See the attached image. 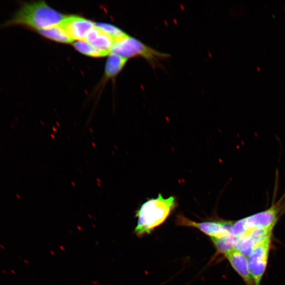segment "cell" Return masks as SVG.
<instances>
[{
	"mask_svg": "<svg viewBox=\"0 0 285 285\" xmlns=\"http://www.w3.org/2000/svg\"><path fill=\"white\" fill-rule=\"evenodd\" d=\"M233 222L234 221L223 220L199 222L192 221L181 214L178 215L176 219L177 225L197 228L211 238L220 237L232 233V228Z\"/></svg>",
	"mask_w": 285,
	"mask_h": 285,
	"instance_id": "cell-5",
	"label": "cell"
},
{
	"mask_svg": "<svg viewBox=\"0 0 285 285\" xmlns=\"http://www.w3.org/2000/svg\"><path fill=\"white\" fill-rule=\"evenodd\" d=\"M128 60L119 55L111 54L106 64L105 77L107 78H112L116 76L123 69Z\"/></svg>",
	"mask_w": 285,
	"mask_h": 285,
	"instance_id": "cell-12",
	"label": "cell"
},
{
	"mask_svg": "<svg viewBox=\"0 0 285 285\" xmlns=\"http://www.w3.org/2000/svg\"><path fill=\"white\" fill-rule=\"evenodd\" d=\"M281 203H279L276 205H273L264 212L234 221L232 228V233L234 237L235 238L240 237L251 229H274L282 212Z\"/></svg>",
	"mask_w": 285,
	"mask_h": 285,
	"instance_id": "cell-4",
	"label": "cell"
},
{
	"mask_svg": "<svg viewBox=\"0 0 285 285\" xmlns=\"http://www.w3.org/2000/svg\"><path fill=\"white\" fill-rule=\"evenodd\" d=\"M75 49L83 55L93 57H102L108 54L98 50L88 44L85 40H79L73 44Z\"/></svg>",
	"mask_w": 285,
	"mask_h": 285,
	"instance_id": "cell-15",
	"label": "cell"
},
{
	"mask_svg": "<svg viewBox=\"0 0 285 285\" xmlns=\"http://www.w3.org/2000/svg\"><path fill=\"white\" fill-rule=\"evenodd\" d=\"M60 26L73 40H83L87 33L95 26V23L78 15L66 16L60 23Z\"/></svg>",
	"mask_w": 285,
	"mask_h": 285,
	"instance_id": "cell-8",
	"label": "cell"
},
{
	"mask_svg": "<svg viewBox=\"0 0 285 285\" xmlns=\"http://www.w3.org/2000/svg\"><path fill=\"white\" fill-rule=\"evenodd\" d=\"M271 238L256 247L247 257L249 272L255 285L261 284L267 266Z\"/></svg>",
	"mask_w": 285,
	"mask_h": 285,
	"instance_id": "cell-6",
	"label": "cell"
},
{
	"mask_svg": "<svg viewBox=\"0 0 285 285\" xmlns=\"http://www.w3.org/2000/svg\"><path fill=\"white\" fill-rule=\"evenodd\" d=\"M273 228L251 229L243 235L235 238L234 249L248 257L253 250L272 238Z\"/></svg>",
	"mask_w": 285,
	"mask_h": 285,
	"instance_id": "cell-7",
	"label": "cell"
},
{
	"mask_svg": "<svg viewBox=\"0 0 285 285\" xmlns=\"http://www.w3.org/2000/svg\"><path fill=\"white\" fill-rule=\"evenodd\" d=\"M85 40L92 46L108 54L114 44L113 40L96 26L87 33Z\"/></svg>",
	"mask_w": 285,
	"mask_h": 285,
	"instance_id": "cell-10",
	"label": "cell"
},
{
	"mask_svg": "<svg viewBox=\"0 0 285 285\" xmlns=\"http://www.w3.org/2000/svg\"><path fill=\"white\" fill-rule=\"evenodd\" d=\"M224 256L246 285H255L249 272L248 260L246 256L234 249Z\"/></svg>",
	"mask_w": 285,
	"mask_h": 285,
	"instance_id": "cell-9",
	"label": "cell"
},
{
	"mask_svg": "<svg viewBox=\"0 0 285 285\" xmlns=\"http://www.w3.org/2000/svg\"><path fill=\"white\" fill-rule=\"evenodd\" d=\"M211 240L217 254L225 256L234 249L235 237L233 236L232 233L220 237L212 238Z\"/></svg>",
	"mask_w": 285,
	"mask_h": 285,
	"instance_id": "cell-13",
	"label": "cell"
},
{
	"mask_svg": "<svg viewBox=\"0 0 285 285\" xmlns=\"http://www.w3.org/2000/svg\"><path fill=\"white\" fill-rule=\"evenodd\" d=\"M66 16L44 1L22 2L9 19L0 24V29L20 26L38 31L60 23Z\"/></svg>",
	"mask_w": 285,
	"mask_h": 285,
	"instance_id": "cell-1",
	"label": "cell"
},
{
	"mask_svg": "<svg viewBox=\"0 0 285 285\" xmlns=\"http://www.w3.org/2000/svg\"><path fill=\"white\" fill-rule=\"evenodd\" d=\"M177 205L173 196L164 198L159 194L156 198L148 200L137 212L138 223L134 232L139 237L151 233L166 220Z\"/></svg>",
	"mask_w": 285,
	"mask_h": 285,
	"instance_id": "cell-2",
	"label": "cell"
},
{
	"mask_svg": "<svg viewBox=\"0 0 285 285\" xmlns=\"http://www.w3.org/2000/svg\"><path fill=\"white\" fill-rule=\"evenodd\" d=\"M95 26L110 37L113 40L114 44L129 37L123 31L110 24L97 23H95Z\"/></svg>",
	"mask_w": 285,
	"mask_h": 285,
	"instance_id": "cell-14",
	"label": "cell"
},
{
	"mask_svg": "<svg viewBox=\"0 0 285 285\" xmlns=\"http://www.w3.org/2000/svg\"><path fill=\"white\" fill-rule=\"evenodd\" d=\"M110 54L128 59L141 57L144 58L153 67L158 66L160 62L170 57V55L158 52L140 40L130 36L114 43L111 49Z\"/></svg>",
	"mask_w": 285,
	"mask_h": 285,
	"instance_id": "cell-3",
	"label": "cell"
},
{
	"mask_svg": "<svg viewBox=\"0 0 285 285\" xmlns=\"http://www.w3.org/2000/svg\"><path fill=\"white\" fill-rule=\"evenodd\" d=\"M40 35L58 43L70 44L73 40L60 26V24L37 31Z\"/></svg>",
	"mask_w": 285,
	"mask_h": 285,
	"instance_id": "cell-11",
	"label": "cell"
}]
</instances>
